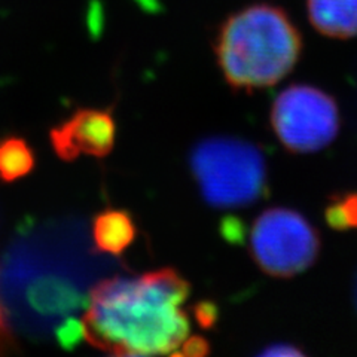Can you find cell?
Wrapping results in <instances>:
<instances>
[{
    "instance_id": "6da1fadb",
    "label": "cell",
    "mask_w": 357,
    "mask_h": 357,
    "mask_svg": "<svg viewBox=\"0 0 357 357\" xmlns=\"http://www.w3.org/2000/svg\"><path fill=\"white\" fill-rule=\"evenodd\" d=\"M189 283L172 268L96 284L82 320L85 340L115 356L170 354L188 340L182 304Z\"/></svg>"
},
{
    "instance_id": "7a4b0ae2",
    "label": "cell",
    "mask_w": 357,
    "mask_h": 357,
    "mask_svg": "<svg viewBox=\"0 0 357 357\" xmlns=\"http://www.w3.org/2000/svg\"><path fill=\"white\" fill-rule=\"evenodd\" d=\"M303 38L282 8L252 5L229 15L215 42L218 64L236 89L266 88L294 69Z\"/></svg>"
},
{
    "instance_id": "3957f363",
    "label": "cell",
    "mask_w": 357,
    "mask_h": 357,
    "mask_svg": "<svg viewBox=\"0 0 357 357\" xmlns=\"http://www.w3.org/2000/svg\"><path fill=\"white\" fill-rule=\"evenodd\" d=\"M191 169L206 203L218 208L253 204L266 189L261 149L237 137H210L198 143Z\"/></svg>"
},
{
    "instance_id": "277c9868",
    "label": "cell",
    "mask_w": 357,
    "mask_h": 357,
    "mask_svg": "<svg viewBox=\"0 0 357 357\" xmlns=\"http://www.w3.org/2000/svg\"><path fill=\"white\" fill-rule=\"evenodd\" d=\"M250 250L261 270L273 277H294L316 261L319 234L298 211L268 208L255 220Z\"/></svg>"
},
{
    "instance_id": "5b68a950",
    "label": "cell",
    "mask_w": 357,
    "mask_h": 357,
    "mask_svg": "<svg viewBox=\"0 0 357 357\" xmlns=\"http://www.w3.org/2000/svg\"><path fill=\"white\" fill-rule=\"evenodd\" d=\"M271 126L290 152H316L337 137L338 107L331 96L314 86L290 85L275 98Z\"/></svg>"
},
{
    "instance_id": "8992f818",
    "label": "cell",
    "mask_w": 357,
    "mask_h": 357,
    "mask_svg": "<svg viewBox=\"0 0 357 357\" xmlns=\"http://www.w3.org/2000/svg\"><path fill=\"white\" fill-rule=\"evenodd\" d=\"M116 126L109 110L81 109L50 132L52 149L61 160L75 161L81 155L105 158L115 144Z\"/></svg>"
},
{
    "instance_id": "52a82bcc",
    "label": "cell",
    "mask_w": 357,
    "mask_h": 357,
    "mask_svg": "<svg viewBox=\"0 0 357 357\" xmlns=\"http://www.w3.org/2000/svg\"><path fill=\"white\" fill-rule=\"evenodd\" d=\"M308 18L319 33L333 39L357 36V0H307Z\"/></svg>"
},
{
    "instance_id": "ba28073f",
    "label": "cell",
    "mask_w": 357,
    "mask_h": 357,
    "mask_svg": "<svg viewBox=\"0 0 357 357\" xmlns=\"http://www.w3.org/2000/svg\"><path fill=\"white\" fill-rule=\"evenodd\" d=\"M136 225L124 210L107 208L98 213L93 223V238L97 250L119 256L136 238Z\"/></svg>"
},
{
    "instance_id": "9c48e42d",
    "label": "cell",
    "mask_w": 357,
    "mask_h": 357,
    "mask_svg": "<svg viewBox=\"0 0 357 357\" xmlns=\"http://www.w3.org/2000/svg\"><path fill=\"white\" fill-rule=\"evenodd\" d=\"M35 167V155L26 140L6 137L0 140V178L15 182L27 176Z\"/></svg>"
},
{
    "instance_id": "30bf717a",
    "label": "cell",
    "mask_w": 357,
    "mask_h": 357,
    "mask_svg": "<svg viewBox=\"0 0 357 357\" xmlns=\"http://www.w3.org/2000/svg\"><path fill=\"white\" fill-rule=\"evenodd\" d=\"M325 213L331 228L338 231L357 229V192L333 195Z\"/></svg>"
},
{
    "instance_id": "8fae6325",
    "label": "cell",
    "mask_w": 357,
    "mask_h": 357,
    "mask_svg": "<svg viewBox=\"0 0 357 357\" xmlns=\"http://www.w3.org/2000/svg\"><path fill=\"white\" fill-rule=\"evenodd\" d=\"M181 351H177L182 356H204L208 353V342L204 338L192 337L189 338L181 345Z\"/></svg>"
},
{
    "instance_id": "7c38bea8",
    "label": "cell",
    "mask_w": 357,
    "mask_h": 357,
    "mask_svg": "<svg viewBox=\"0 0 357 357\" xmlns=\"http://www.w3.org/2000/svg\"><path fill=\"white\" fill-rule=\"evenodd\" d=\"M195 316L197 320L199 321V325H203L204 328H210L213 326V323L216 320V308L213 304L203 303L197 307Z\"/></svg>"
},
{
    "instance_id": "4fadbf2b",
    "label": "cell",
    "mask_w": 357,
    "mask_h": 357,
    "mask_svg": "<svg viewBox=\"0 0 357 357\" xmlns=\"http://www.w3.org/2000/svg\"><path fill=\"white\" fill-rule=\"evenodd\" d=\"M60 340L66 344V345H70V344H75L76 340L82 337L84 335V329H82V325L77 326L76 323H69V325L64 326L61 331H60Z\"/></svg>"
},
{
    "instance_id": "5bb4252c",
    "label": "cell",
    "mask_w": 357,
    "mask_h": 357,
    "mask_svg": "<svg viewBox=\"0 0 357 357\" xmlns=\"http://www.w3.org/2000/svg\"><path fill=\"white\" fill-rule=\"evenodd\" d=\"M262 356H304V353L299 349L294 347V345L289 344H278L274 347H270L268 350L262 351Z\"/></svg>"
},
{
    "instance_id": "9a60e30c",
    "label": "cell",
    "mask_w": 357,
    "mask_h": 357,
    "mask_svg": "<svg viewBox=\"0 0 357 357\" xmlns=\"http://www.w3.org/2000/svg\"><path fill=\"white\" fill-rule=\"evenodd\" d=\"M142 9L148 10V13H158L161 10L160 0H134Z\"/></svg>"
},
{
    "instance_id": "2e32d148",
    "label": "cell",
    "mask_w": 357,
    "mask_h": 357,
    "mask_svg": "<svg viewBox=\"0 0 357 357\" xmlns=\"http://www.w3.org/2000/svg\"><path fill=\"white\" fill-rule=\"evenodd\" d=\"M6 338H8L6 323H5V319H3V311H2V308H0V349H2V345H3Z\"/></svg>"
}]
</instances>
